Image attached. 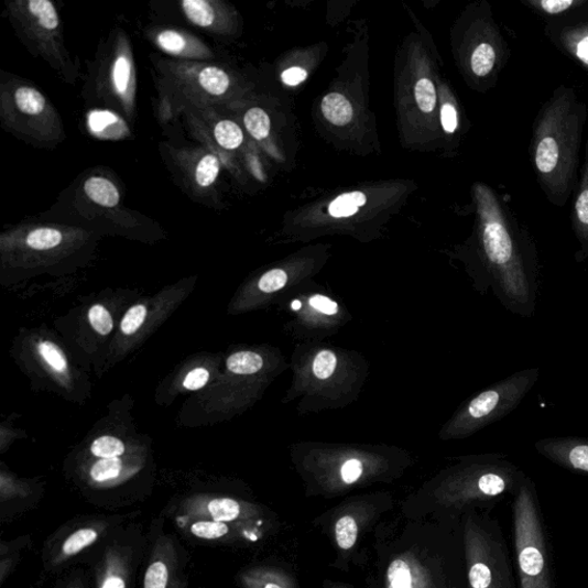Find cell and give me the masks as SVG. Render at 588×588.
<instances>
[{"label":"cell","instance_id":"1","mask_svg":"<svg viewBox=\"0 0 588 588\" xmlns=\"http://www.w3.org/2000/svg\"><path fill=\"white\" fill-rule=\"evenodd\" d=\"M154 67L162 119L209 109L227 101L233 91L232 76L217 65L162 59Z\"/></svg>","mask_w":588,"mask_h":588},{"label":"cell","instance_id":"3","mask_svg":"<svg viewBox=\"0 0 588 588\" xmlns=\"http://www.w3.org/2000/svg\"><path fill=\"white\" fill-rule=\"evenodd\" d=\"M513 524L520 588H555L545 520L536 484L529 476L514 497Z\"/></svg>","mask_w":588,"mask_h":588},{"label":"cell","instance_id":"40","mask_svg":"<svg viewBox=\"0 0 588 588\" xmlns=\"http://www.w3.org/2000/svg\"><path fill=\"white\" fill-rule=\"evenodd\" d=\"M442 124L448 133H453L458 128V112L451 104H445L442 107Z\"/></svg>","mask_w":588,"mask_h":588},{"label":"cell","instance_id":"35","mask_svg":"<svg viewBox=\"0 0 588 588\" xmlns=\"http://www.w3.org/2000/svg\"><path fill=\"white\" fill-rule=\"evenodd\" d=\"M146 314L148 309L144 305H138L130 308L122 319V333L127 336L137 334L145 323Z\"/></svg>","mask_w":588,"mask_h":588},{"label":"cell","instance_id":"22","mask_svg":"<svg viewBox=\"0 0 588 588\" xmlns=\"http://www.w3.org/2000/svg\"><path fill=\"white\" fill-rule=\"evenodd\" d=\"M213 140L228 151L237 150L244 143V133L236 122L221 120L213 127Z\"/></svg>","mask_w":588,"mask_h":588},{"label":"cell","instance_id":"30","mask_svg":"<svg viewBox=\"0 0 588 588\" xmlns=\"http://www.w3.org/2000/svg\"><path fill=\"white\" fill-rule=\"evenodd\" d=\"M415 98L423 113H432L437 104L434 84L429 78H421L415 86Z\"/></svg>","mask_w":588,"mask_h":588},{"label":"cell","instance_id":"31","mask_svg":"<svg viewBox=\"0 0 588 588\" xmlns=\"http://www.w3.org/2000/svg\"><path fill=\"white\" fill-rule=\"evenodd\" d=\"M336 538L340 548L351 549L357 543L358 524L351 516L341 518L336 524Z\"/></svg>","mask_w":588,"mask_h":588},{"label":"cell","instance_id":"39","mask_svg":"<svg viewBox=\"0 0 588 588\" xmlns=\"http://www.w3.org/2000/svg\"><path fill=\"white\" fill-rule=\"evenodd\" d=\"M362 475V464L359 460L352 459L341 468V478L346 484H353Z\"/></svg>","mask_w":588,"mask_h":588},{"label":"cell","instance_id":"14","mask_svg":"<svg viewBox=\"0 0 588 588\" xmlns=\"http://www.w3.org/2000/svg\"><path fill=\"white\" fill-rule=\"evenodd\" d=\"M110 523L105 521H96L84 524L70 531L64 537L57 547L51 553V565L59 567L67 563L70 558L84 553L99 542L109 529Z\"/></svg>","mask_w":588,"mask_h":588},{"label":"cell","instance_id":"33","mask_svg":"<svg viewBox=\"0 0 588 588\" xmlns=\"http://www.w3.org/2000/svg\"><path fill=\"white\" fill-rule=\"evenodd\" d=\"M39 351L43 360L56 371L63 372L67 370V360L56 344L51 341H43L39 346Z\"/></svg>","mask_w":588,"mask_h":588},{"label":"cell","instance_id":"27","mask_svg":"<svg viewBox=\"0 0 588 588\" xmlns=\"http://www.w3.org/2000/svg\"><path fill=\"white\" fill-rule=\"evenodd\" d=\"M496 51L488 43L480 44L472 53L471 69L477 76L489 75L496 64Z\"/></svg>","mask_w":588,"mask_h":588},{"label":"cell","instance_id":"37","mask_svg":"<svg viewBox=\"0 0 588 588\" xmlns=\"http://www.w3.org/2000/svg\"><path fill=\"white\" fill-rule=\"evenodd\" d=\"M287 283V275L282 270L265 273L259 281V288L264 293H273L283 288Z\"/></svg>","mask_w":588,"mask_h":588},{"label":"cell","instance_id":"23","mask_svg":"<svg viewBox=\"0 0 588 588\" xmlns=\"http://www.w3.org/2000/svg\"><path fill=\"white\" fill-rule=\"evenodd\" d=\"M575 209L578 237L584 250L588 251V144L585 174Z\"/></svg>","mask_w":588,"mask_h":588},{"label":"cell","instance_id":"34","mask_svg":"<svg viewBox=\"0 0 588 588\" xmlns=\"http://www.w3.org/2000/svg\"><path fill=\"white\" fill-rule=\"evenodd\" d=\"M89 323L101 336H107L113 330V319L109 311L101 305H95L89 311Z\"/></svg>","mask_w":588,"mask_h":588},{"label":"cell","instance_id":"18","mask_svg":"<svg viewBox=\"0 0 588 588\" xmlns=\"http://www.w3.org/2000/svg\"><path fill=\"white\" fill-rule=\"evenodd\" d=\"M186 171H188L189 181L196 190H208L217 183L221 171V163L217 154L207 151L199 152L196 155L195 165L190 159Z\"/></svg>","mask_w":588,"mask_h":588},{"label":"cell","instance_id":"2","mask_svg":"<svg viewBox=\"0 0 588 588\" xmlns=\"http://www.w3.org/2000/svg\"><path fill=\"white\" fill-rule=\"evenodd\" d=\"M483 244L499 283L501 298L508 308L530 316L536 301V284L526 269L496 199L489 194L483 202Z\"/></svg>","mask_w":588,"mask_h":588},{"label":"cell","instance_id":"26","mask_svg":"<svg viewBox=\"0 0 588 588\" xmlns=\"http://www.w3.org/2000/svg\"><path fill=\"white\" fill-rule=\"evenodd\" d=\"M244 123L253 139L262 141L269 138L271 132V119L269 115L262 109H259V107H254V109L247 112Z\"/></svg>","mask_w":588,"mask_h":588},{"label":"cell","instance_id":"20","mask_svg":"<svg viewBox=\"0 0 588 588\" xmlns=\"http://www.w3.org/2000/svg\"><path fill=\"white\" fill-rule=\"evenodd\" d=\"M325 118L333 124L344 127L349 124L355 116L352 104L341 94L327 95L320 105Z\"/></svg>","mask_w":588,"mask_h":588},{"label":"cell","instance_id":"17","mask_svg":"<svg viewBox=\"0 0 588 588\" xmlns=\"http://www.w3.org/2000/svg\"><path fill=\"white\" fill-rule=\"evenodd\" d=\"M75 232V230L69 231L57 226H35L19 230L18 235L22 237L23 246L26 249L35 252H47L65 246L68 236Z\"/></svg>","mask_w":588,"mask_h":588},{"label":"cell","instance_id":"28","mask_svg":"<svg viewBox=\"0 0 588 588\" xmlns=\"http://www.w3.org/2000/svg\"><path fill=\"white\" fill-rule=\"evenodd\" d=\"M25 544L26 541H17L10 544L2 542V546H0V581H2V585L14 570L19 559L18 553Z\"/></svg>","mask_w":588,"mask_h":588},{"label":"cell","instance_id":"36","mask_svg":"<svg viewBox=\"0 0 588 588\" xmlns=\"http://www.w3.org/2000/svg\"><path fill=\"white\" fill-rule=\"evenodd\" d=\"M337 367V358L330 351L319 352L313 363L314 375L318 380H328Z\"/></svg>","mask_w":588,"mask_h":588},{"label":"cell","instance_id":"9","mask_svg":"<svg viewBox=\"0 0 588 588\" xmlns=\"http://www.w3.org/2000/svg\"><path fill=\"white\" fill-rule=\"evenodd\" d=\"M179 554L175 541L160 534L154 541L142 588H183Z\"/></svg>","mask_w":588,"mask_h":588},{"label":"cell","instance_id":"25","mask_svg":"<svg viewBox=\"0 0 588 588\" xmlns=\"http://www.w3.org/2000/svg\"><path fill=\"white\" fill-rule=\"evenodd\" d=\"M228 369L236 375H252L263 367V359L253 352H239L227 360Z\"/></svg>","mask_w":588,"mask_h":588},{"label":"cell","instance_id":"21","mask_svg":"<svg viewBox=\"0 0 588 588\" xmlns=\"http://www.w3.org/2000/svg\"><path fill=\"white\" fill-rule=\"evenodd\" d=\"M124 475L121 458L99 459L89 470L91 482L99 487L117 484Z\"/></svg>","mask_w":588,"mask_h":588},{"label":"cell","instance_id":"42","mask_svg":"<svg viewBox=\"0 0 588 588\" xmlns=\"http://www.w3.org/2000/svg\"><path fill=\"white\" fill-rule=\"evenodd\" d=\"M308 73L302 67H292L283 72L282 81L290 87H296L305 81Z\"/></svg>","mask_w":588,"mask_h":588},{"label":"cell","instance_id":"32","mask_svg":"<svg viewBox=\"0 0 588 588\" xmlns=\"http://www.w3.org/2000/svg\"><path fill=\"white\" fill-rule=\"evenodd\" d=\"M389 588H413L410 566L403 559L391 564L388 573Z\"/></svg>","mask_w":588,"mask_h":588},{"label":"cell","instance_id":"4","mask_svg":"<svg viewBox=\"0 0 588 588\" xmlns=\"http://www.w3.org/2000/svg\"><path fill=\"white\" fill-rule=\"evenodd\" d=\"M579 112L570 94H564L551 104L538 128L534 162L556 195L565 194L571 183L580 143Z\"/></svg>","mask_w":588,"mask_h":588},{"label":"cell","instance_id":"45","mask_svg":"<svg viewBox=\"0 0 588 588\" xmlns=\"http://www.w3.org/2000/svg\"><path fill=\"white\" fill-rule=\"evenodd\" d=\"M67 588H84V587L81 582L75 581V582H72Z\"/></svg>","mask_w":588,"mask_h":588},{"label":"cell","instance_id":"41","mask_svg":"<svg viewBox=\"0 0 588 588\" xmlns=\"http://www.w3.org/2000/svg\"><path fill=\"white\" fill-rule=\"evenodd\" d=\"M309 303L311 306L319 313L326 315H335L338 313V305L330 298L320 296V294H316V296L312 297Z\"/></svg>","mask_w":588,"mask_h":588},{"label":"cell","instance_id":"15","mask_svg":"<svg viewBox=\"0 0 588 588\" xmlns=\"http://www.w3.org/2000/svg\"><path fill=\"white\" fill-rule=\"evenodd\" d=\"M131 554L120 545L107 547L97 569L96 588H128Z\"/></svg>","mask_w":588,"mask_h":588},{"label":"cell","instance_id":"38","mask_svg":"<svg viewBox=\"0 0 588 588\" xmlns=\"http://www.w3.org/2000/svg\"><path fill=\"white\" fill-rule=\"evenodd\" d=\"M209 380V372L205 368L192 370L184 379L183 386L186 390L197 391L203 389Z\"/></svg>","mask_w":588,"mask_h":588},{"label":"cell","instance_id":"7","mask_svg":"<svg viewBox=\"0 0 588 588\" xmlns=\"http://www.w3.org/2000/svg\"><path fill=\"white\" fill-rule=\"evenodd\" d=\"M92 90L99 102L127 121L137 115L138 73L129 37L116 31L98 57Z\"/></svg>","mask_w":588,"mask_h":588},{"label":"cell","instance_id":"5","mask_svg":"<svg viewBox=\"0 0 588 588\" xmlns=\"http://www.w3.org/2000/svg\"><path fill=\"white\" fill-rule=\"evenodd\" d=\"M0 121L13 137L36 148H55L66 139L56 107L21 78L11 76L0 85Z\"/></svg>","mask_w":588,"mask_h":588},{"label":"cell","instance_id":"19","mask_svg":"<svg viewBox=\"0 0 588 588\" xmlns=\"http://www.w3.org/2000/svg\"><path fill=\"white\" fill-rule=\"evenodd\" d=\"M84 192L86 197L96 206L106 209L119 207L121 195L118 186L104 176H90L85 181Z\"/></svg>","mask_w":588,"mask_h":588},{"label":"cell","instance_id":"6","mask_svg":"<svg viewBox=\"0 0 588 588\" xmlns=\"http://www.w3.org/2000/svg\"><path fill=\"white\" fill-rule=\"evenodd\" d=\"M7 8L13 29L26 48L62 74L67 83H74L77 68L66 48L56 6L50 0H15L7 3Z\"/></svg>","mask_w":588,"mask_h":588},{"label":"cell","instance_id":"8","mask_svg":"<svg viewBox=\"0 0 588 588\" xmlns=\"http://www.w3.org/2000/svg\"><path fill=\"white\" fill-rule=\"evenodd\" d=\"M538 378L540 369L537 368L522 370L479 393L470 401L461 416L462 432H475L512 413L536 384Z\"/></svg>","mask_w":588,"mask_h":588},{"label":"cell","instance_id":"43","mask_svg":"<svg viewBox=\"0 0 588 588\" xmlns=\"http://www.w3.org/2000/svg\"><path fill=\"white\" fill-rule=\"evenodd\" d=\"M573 6V0H544V2L541 3L543 10L549 14L565 12Z\"/></svg>","mask_w":588,"mask_h":588},{"label":"cell","instance_id":"11","mask_svg":"<svg viewBox=\"0 0 588 588\" xmlns=\"http://www.w3.org/2000/svg\"><path fill=\"white\" fill-rule=\"evenodd\" d=\"M149 40L166 55L181 62L205 63L214 59L213 51L198 37L170 26H156L148 33Z\"/></svg>","mask_w":588,"mask_h":588},{"label":"cell","instance_id":"12","mask_svg":"<svg viewBox=\"0 0 588 588\" xmlns=\"http://www.w3.org/2000/svg\"><path fill=\"white\" fill-rule=\"evenodd\" d=\"M541 456L567 470L588 475V439L546 438L534 444Z\"/></svg>","mask_w":588,"mask_h":588},{"label":"cell","instance_id":"13","mask_svg":"<svg viewBox=\"0 0 588 588\" xmlns=\"http://www.w3.org/2000/svg\"><path fill=\"white\" fill-rule=\"evenodd\" d=\"M181 10L186 20L198 29L216 35L230 31V11L217 0H182Z\"/></svg>","mask_w":588,"mask_h":588},{"label":"cell","instance_id":"24","mask_svg":"<svg viewBox=\"0 0 588 588\" xmlns=\"http://www.w3.org/2000/svg\"><path fill=\"white\" fill-rule=\"evenodd\" d=\"M367 197L364 194L356 192L344 194L336 198L329 206V214L333 218H350L358 213L359 208L364 206Z\"/></svg>","mask_w":588,"mask_h":588},{"label":"cell","instance_id":"44","mask_svg":"<svg viewBox=\"0 0 588 588\" xmlns=\"http://www.w3.org/2000/svg\"><path fill=\"white\" fill-rule=\"evenodd\" d=\"M261 588H282L280 585L277 584H274V582H269V584H265L263 587Z\"/></svg>","mask_w":588,"mask_h":588},{"label":"cell","instance_id":"29","mask_svg":"<svg viewBox=\"0 0 588 588\" xmlns=\"http://www.w3.org/2000/svg\"><path fill=\"white\" fill-rule=\"evenodd\" d=\"M90 449L92 456L98 459H113L123 456L126 446L122 440L116 437L102 436L92 443Z\"/></svg>","mask_w":588,"mask_h":588},{"label":"cell","instance_id":"10","mask_svg":"<svg viewBox=\"0 0 588 588\" xmlns=\"http://www.w3.org/2000/svg\"><path fill=\"white\" fill-rule=\"evenodd\" d=\"M249 516L247 505L226 497H193L177 512V518L213 522H240Z\"/></svg>","mask_w":588,"mask_h":588},{"label":"cell","instance_id":"16","mask_svg":"<svg viewBox=\"0 0 588 588\" xmlns=\"http://www.w3.org/2000/svg\"><path fill=\"white\" fill-rule=\"evenodd\" d=\"M176 524L185 534L207 543H227L231 540L244 537L254 540V534L248 530L238 531V522H213L176 518Z\"/></svg>","mask_w":588,"mask_h":588},{"label":"cell","instance_id":"46","mask_svg":"<svg viewBox=\"0 0 588 588\" xmlns=\"http://www.w3.org/2000/svg\"><path fill=\"white\" fill-rule=\"evenodd\" d=\"M301 306H302V304L298 301L292 303V308L293 309H298V308H301Z\"/></svg>","mask_w":588,"mask_h":588}]
</instances>
